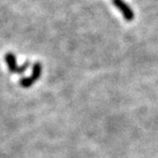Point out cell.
Listing matches in <instances>:
<instances>
[{"mask_svg":"<svg viewBox=\"0 0 158 158\" xmlns=\"http://www.w3.org/2000/svg\"><path fill=\"white\" fill-rule=\"evenodd\" d=\"M112 3L114 4L115 7L121 12L125 21L131 22L135 19L134 11L131 10V8L129 7V5L126 4L123 0H112Z\"/></svg>","mask_w":158,"mask_h":158,"instance_id":"obj_1","label":"cell"},{"mask_svg":"<svg viewBox=\"0 0 158 158\" xmlns=\"http://www.w3.org/2000/svg\"><path fill=\"white\" fill-rule=\"evenodd\" d=\"M4 59H5L6 64H7L9 72H11V73H17L19 66L17 64V58H15V56L12 52H7L5 55Z\"/></svg>","mask_w":158,"mask_h":158,"instance_id":"obj_2","label":"cell"},{"mask_svg":"<svg viewBox=\"0 0 158 158\" xmlns=\"http://www.w3.org/2000/svg\"><path fill=\"white\" fill-rule=\"evenodd\" d=\"M41 71H42V66H41L40 63L39 62L34 63L33 67H32V74H31V78H32L34 81H37L40 78Z\"/></svg>","mask_w":158,"mask_h":158,"instance_id":"obj_3","label":"cell"},{"mask_svg":"<svg viewBox=\"0 0 158 158\" xmlns=\"http://www.w3.org/2000/svg\"><path fill=\"white\" fill-rule=\"evenodd\" d=\"M34 81L32 78H31V76L30 77H23L20 80V85L22 87H24V88H28V87H31L33 85V83H34Z\"/></svg>","mask_w":158,"mask_h":158,"instance_id":"obj_4","label":"cell"},{"mask_svg":"<svg viewBox=\"0 0 158 158\" xmlns=\"http://www.w3.org/2000/svg\"><path fill=\"white\" fill-rule=\"evenodd\" d=\"M30 65H31V64H30V62H29V61L25 62L22 66H19V69H18V72H17V73H18V74H23L24 72L27 70L28 67H29Z\"/></svg>","mask_w":158,"mask_h":158,"instance_id":"obj_5","label":"cell"}]
</instances>
